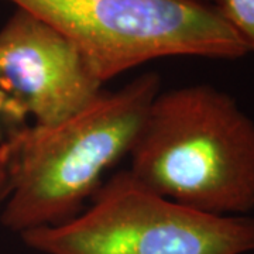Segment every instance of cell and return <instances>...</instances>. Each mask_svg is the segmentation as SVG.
<instances>
[{"label": "cell", "mask_w": 254, "mask_h": 254, "mask_svg": "<svg viewBox=\"0 0 254 254\" xmlns=\"http://www.w3.org/2000/svg\"><path fill=\"white\" fill-rule=\"evenodd\" d=\"M160 88L158 73L145 72L71 118L26 125L0 143L1 225L23 233L78 216L128 155Z\"/></svg>", "instance_id": "obj_1"}, {"label": "cell", "mask_w": 254, "mask_h": 254, "mask_svg": "<svg viewBox=\"0 0 254 254\" xmlns=\"http://www.w3.org/2000/svg\"><path fill=\"white\" fill-rule=\"evenodd\" d=\"M128 157L163 198L213 215L254 209V120L212 85L158 92Z\"/></svg>", "instance_id": "obj_2"}, {"label": "cell", "mask_w": 254, "mask_h": 254, "mask_svg": "<svg viewBox=\"0 0 254 254\" xmlns=\"http://www.w3.org/2000/svg\"><path fill=\"white\" fill-rule=\"evenodd\" d=\"M78 216L23 242L44 254H246L254 218L213 215L163 198L127 171L112 175Z\"/></svg>", "instance_id": "obj_3"}, {"label": "cell", "mask_w": 254, "mask_h": 254, "mask_svg": "<svg viewBox=\"0 0 254 254\" xmlns=\"http://www.w3.org/2000/svg\"><path fill=\"white\" fill-rule=\"evenodd\" d=\"M53 26L100 81L164 57L239 60L245 41L209 3L192 0H9Z\"/></svg>", "instance_id": "obj_4"}, {"label": "cell", "mask_w": 254, "mask_h": 254, "mask_svg": "<svg viewBox=\"0 0 254 254\" xmlns=\"http://www.w3.org/2000/svg\"><path fill=\"white\" fill-rule=\"evenodd\" d=\"M103 82L71 40L16 7L0 30V88L34 118L54 125L85 109Z\"/></svg>", "instance_id": "obj_5"}, {"label": "cell", "mask_w": 254, "mask_h": 254, "mask_svg": "<svg viewBox=\"0 0 254 254\" xmlns=\"http://www.w3.org/2000/svg\"><path fill=\"white\" fill-rule=\"evenodd\" d=\"M209 4L254 51V0H209Z\"/></svg>", "instance_id": "obj_6"}, {"label": "cell", "mask_w": 254, "mask_h": 254, "mask_svg": "<svg viewBox=\"0 0 254 254\" xmlns=\"http://www.w3.org/2000/svg\"><path fill=\"white\" fill-rule=\"evenodd\" d=\"M27 119L24 109L7 92L0 88V143H3L18 128L26 126Z\"/></svg>", "instance_id": "obj_7"}, {"label": "cell", "mask_w": 254, "mask_h": 254, "mask_svg": "<svg viewBox=\"0 0 254 254\" xmlns=\"http://www.w3.org/2000/svg\"><path fill=\"white\" fill-rule=\"evenodd\" d=\"M192 1H200V3H209V0H192Z\"/></svg>", "instance_id": "obj_8"}]
</instances>
